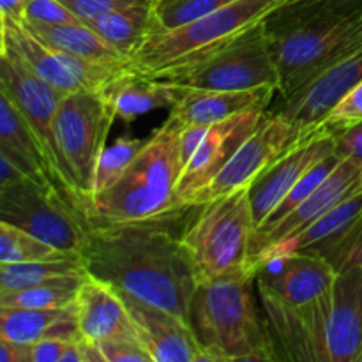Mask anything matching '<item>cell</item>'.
Masks as SVG:
<instances>
[{
  "instance_id": "1",
  "label": "cell",
  "mask_w": 362,
  "mask_h": 362,
  "mask_svg": "<svg viewBox=\"0 0 362 362\" xmlns=\"http://www.w3.org/2000/svg\"><path fill=\"white\" fill-rule=\"evenodd\" d=\"M175 218L126 225L88 226L81 262L88 274L120 293L170 311L189 324L198 276Z\"/></svg>"
},
{
  "instance_id": "2",
  "label": "cell",
  "mask_w": 362,
  "mask_h": 362,
  "mask_svg": "<svg viewBox=\"0 0 362 362\" xmlns=\"http://www.w3.org/2000/svg\"><path fill=\"white\" fill-rule=\"evenodd\" d=\"M180 129L182 124L168 117L148 134L122 177L83 205L81 212L88 226L159 221L189 211L177 197L184 168L179 152Z\"/></svg>"
},
{
  "instance_id": "3",
  "label": "cell",
  "mask_w": 362,
  "mask_h": 362,
  "mask_svg": "<svg viewBox=\"0 0 362 362\" xmlns=\"http://www.w3.org/2000/svg\"><path fill=\"white\" fill-rule=\"evenodd\" d=\"M257 292L255 272L198 281L189 325L209 362L278 361Z\"/></svg>"
},
{
  "instance_id": "4",
  "label": "cell",
  "mask_w": 362,
  "mask_h": 362,
  "mask_svg": "<svg viewBox=\"0 0 362 362\" xmlns=\"http://www.w3.org/2000/svg\"><path fill=\"white\" fill-rule=\"evenodd\" d=\"M286 0H233L204 18L170 30H151L129 66L148 76L172 73L219 52L267 20Z\"/></svg>"
},
{
  "instance_id": "5",
  "label": "cell",
  "mask_w": 362,
  "mask_h": 362,
  "mask_svg": "<svg viewBox=\"0 0 362 362\" xmlns=\"http://www.w3.org/2000/svg\"><path fill=\"white\" fill-rule=\"evenodd\" d=\"M267 28L278 74V94L286 98L327 67L362 46V9L318 14Z\"/></svg>"
},
{
  "instance_id": "6",
  "label": "cell",
  "mask_w": 362,
  "mask_h": 362,
  "mask_svg": "<svg viewBox=\"0 0 362 362\" xmlns=\"http://www.w3.org/2000/svg\"><path fill=\"white\" fill-rule=\"evenodd\" d=\"M255 228L247 187L200 205L194 221L180 235L198 281L255 272L250 264Z\"/></svg>"
},
{
  "instance_id": "7",
  "label": "cell",
  "mask_w": 362,
  "mask_h": 362,
  "mask_svg": "<svg viewBox=\"0 0 362 362\" xmlns=\"http://www.w3.org/2000/svg\"><path fill=\"white\" fill-rule=\"evenodd\" d=\"M113 122L115 115L99 92L80 90L60 99L53 131L67 184L81 211L90 197L95 163Z\"/></svg>"
},
{
  "instance_id": "8",
  "label": "cell",
  "mask_w": 362,
  "mask_h": 362,
  "mask_svg": "<svg viewBox=\"0 0 362 362\" xmlns=\"http://www.w3.org/2000/svg\"><path fill=\"white\" fill-rule=\"evenodd\" d=\"M0 219L71 257L81 258L87 244L88 225L80 207L52 184L28 177L0 187Z\"/></svg>"
},
{
  "instance_id": "9",
  "label": "cell",
  "mask_w": 362,
  "mask_h": 362,
  "mask_svg": "<svg viewBox=\"0 0 362 362\" xmlns=\"http://www.w3.org/2000/svg\"><path fill=\"white\" fill-rule=\"evenodd\" d=\"M156 78L186 90H278L265 21L200 62Z\"/></svg>"
},
{
  "instance_id": "10",
  "label": "cell",
  "mask_w": 362,
  "mask_h": 362,
  "mask_svg": "<svg viewBox=\"0 0 362 362\" xmlns=\"http://www.w3.org/2000/svg\"><path fill=\"white\" fill-rule=\"evenodd\" d=\"M317 320L313 362H362V262L339 269Z\"/></svg>"
},
{
  "instance_id": "11",
  "label": "cell",
  "mask_w": 362,
  "mask_h": 362,
  "mask_svg": "<svg viewBox=\"0 0 362 362\" xmlns=\"http://www.w3.org/2000/svg\"><path fill=\"white\" fill-rule=\"evenodd\" d=\"M6 53L62 95L80 90L101 92L129 64H98L57 52L28 32L21 20H2Z\"/></svg>"
},
{
  "instance_id": "12",
  "label": "cell",
  "mask_w": 362,
  "mask_h": 362,
  "mask_svg": "<svg viewBox=\"0 0 362 362\" xmlns=\"http://www.w3.org/2000/svg\"><path fill=\"white\" fill-rule=\"evenodd\" d=\"M315 133H308L306 129L290 122L285 117L269 112L262 126L240 145L228 165L198 194L194 207L250 187V184L269 166L274 165L286 152L292 151L306 138L313 136Z\"/></svg>"
},
{
  "instance_id": "13",
  "label": "cell",
  "mask_w": 362,
  "mask_h": 362,
  "mask_svg": "<svg viewBox=\"0 0 362 362\" xmlns=\"http://www.w3.org/2000/svg\"><path fill=\"white\" fill-rule=\"evenodd\" d=\"M0 85L30 126L32 133L41 147L42 156L48 163L57 189L80 207L69 184H67L62 159H60L59 147H57L55 131H53V120H55L62 94L39 80L34 73H30L20 60L14 59L9 53H6L0 60Z\"/></svg>"
},
{
  "instance_id": "14",
  "label": "cell",
  "mask_w": 362,
  "mask_h": 362,
  "mask_svg": "<svg viewBox=\"0 0 362 362\" xmlns=\"http://www.w3.org/2000/svg\"><path fill=\"white\" fill-rule=\"evenodd\" d=\"M267 115L269 108L255 106L209 127L204 141L182 168L177 182V197L184 207H194L198 194L228 165L240 145L262 126Z\"/></svg>"
},
{
  "instance_id": "15",
  "label": "cell",
  "mask_w": 362,
  "mask_h": 362,
  "mask_svg": "<svg viewBox=\"0 0 362 362\" xmlns=\"http://www.w3.org/2000/svg\"><path fill=\"white\" fill-rule=\"evenodd\" d=\"M362 81V46L339 59L317 78L292 92L271 113L285 117L308 133H315L325 115Z\"/></svg>"
},
{
  "instance_id": "16",
  "label": "cell",
  "mask_w": 362,
  "mask_h": 362,
  "mask_svg": "<svg viewBox=\"0 0 362 362\" xmlns=\"http://www.w3.org/2000/svg\"><path fill=\"white\" fill-rule=\"evenodd\" d=\"M362 165L354 159H341L334 170L329 173L327 179L299 205L293 209L290 214H286L281 221L269 228H255L253 239H251V260L265 251L267 247L296 235L300 230L306 228L313 221H317L320 216L331 211L343 200L352 197L354 193L362 189ZM253 269V267H251Z\"/></svg>"
},
{
  "instance_id": "17",
  "label": "cell",
  "mask_w": 362,
  "mask_h": 362,
  "mask_svg": "<svg viewBox=\"0 0 362 362\" xmlns=\"http://www.w3.org/2000/svg\"><path fill=\"white\" fill-rule=\"evenodd\" d=\"M334 134L320 129L286 152L250 184L247 197L257 226L264 223V219L317 163L334 154Z\"/></svg>"
},
{
  "instance_id": "18",
  "label": "cell",
  "mask_w": 362,
  "mask_h": 362,
  "mask_svg": "<svg viewBox=\"0 0 362 362\" xmlns=\"http://www.w3.org/2000/svg\"><path fill=\"white\" fill-rule=\"evenodd\" d=\"M336 274L338 271L327 258L299 253L260 269L257 290L292 308H306L332 288Z\"/></svg>"
},
{
  "instance_id": "19",
  "label": "cell",
  "mask_w": 362,
  "mask_h": 362,
  "mask_svg": "<svg viewBox=\"0 0 362 362\" xmlns=\"http://www.w3.org/2000/svg\"><path fill=\"white\" fill-rule=\"evenodd\" d=\"M120 296L134 322L138 341L152 362H209L187 322L126 293Z\"/></svg>"
},
{
  "instance_id": "20",
  "label": "cell",
  "mask_w": 362,
  "mask_h": 362,
  "mask_svg": "<svg viewBox=\"0 0 362 362\" xmlns=\"http://www.w3.org/2000/svg\"><path fill=\"white\" fill-rule=\"evenodd\" d=\"M74 310L80 338L90 345L138 339L136 327L120 292L88 272L78 290Z\"/></svg>"
},
{
  "instance_id": "21",
  "label": "cell",
  "mask_w": 362,
  "mask_h": 362,
  "mask_svg": "<svg viewBox=\"0 0 362 362\" xmlns=\"http://www.w3.org/2000/svg\"><path fill=\"white\" fill-rule=\"evenodd\" d=\"M99 94L110 105L115 119L131 124L154 110H172L182 98L184 88L161 78L138 73L127 66L117 73Z\"/></svg>"
},
{
  "instance_id": "22",
  "label": "cell",
  "mask_w": 362,
  "mask_h": 362,
  "mask_svg": "<svg viewBox=\"0 0 362 362\" xmlns=\"http://www.w3.org/2000/svg\"><path fill=\"white\" fill-rule=\"evenodd\" d=\"M278 90H186L175 106L170 110V117L179 120L182 126H212L230 119L244 110L264 106L269 108Z\"/></svg>"
},
{
  "instance_id": "23",
  "label": "cell",
  "mask_w": 362,
  "mask_h": 362,
  "mask_svg": "<svg viewBox=\"0 0 362 362\" xmlns=\"http://www.w3.org/2000/svg\"><path fill=\"white\" fill-rule=\"evenodd\" d=\"M0 154L6 156L28 179L55 186L48 163L42 156L30 126L16 108L13 99L4 90L2 85H0Z\"/></svg>"
},
{
  "instance_id": "24",
  "label": "cell",
  "mask_w": 362,
  "mask_h": 362,
  "mask_svg": "<svg viewBox=\"0 0 362 362\" xmlns=\"http://www.w3.org/2000/svg\"><path fill=\"white\" fill-rule=\"evenodd\" d=\"M42 338H80L76 310H28L0 304V339L14 345H32Z\"/></svg>"
},
{
  "instance_id": "25",
  "label": "cell",
  "mask_w": 362,
  "mask_h": 362,
  "mask_svg": "<svg viewBox=\"0 0 362 362\" xmlns=\"http://www.w3.org/2000/svg\"><path fill=\"white\" fill-rule=\"evenodd\" d=\"M85 25H88L122 59L131 62L154 25L152 0L110 11L98 18H92Z\"/></svg>"
},
{
  "instance_id": "26",
  "label": "cell",
  "mask_w": 362,
  "mask_h": 362,
  "mask_svg": "<svg viewBox=\"0 0 362 362\" xmlns=\"http://www.w3.org/2000/svg\"><path fill=\"white\" fill-rule=\"evenodd\" d=\"M23 25L39 41L57 52L67 53L87 62L129 64L83 21L66 25H39L23 21Z\"/></svg>"
},
{
  "instance_id": "27",
  "label": "cell",
  "mask_w": 362,
  "mask_h": 362,
  "mask_svg": "<svg viewBox=\"0 0 362 362\" xmlns=\"http://www.w3.org/2000/svg\"><path fill=\"white\" fill-rule=\"evenodd\" d=\"M85 274L87 271L74 272L27 288L0 292V304L28 310H60L73 306Z\"/></svg>"
},
{
  "instance_id": "28",
  "label": "cell",
  "mask_w": 362,
  "mask_h": 362,
  "mask_svg": "<svg viewBox=\"0 0 362 362\" xmlns=\"http://www.w3.org/2000/svg\"><path fill=\"white\" fill-rule=\"evenodd\" d=\"M85 271L80 257H64L59 260L18 262V264H0V292L20 290L39 285L59 276L74 274Z\"/></svg>"
},
{
  "instance_id": "29",
  "label": "cell",
  "mask_w": 362,
  "mask_h": 362,
  "mask_svg": "<svg viewBox=\"0 0 362 362\" xmlns=\"http://www.w3.org/2000/svg\"><path fill=\"white\" fill-rule=\"evenodd\" d=\"M147 138H126L120 136L113 141L112 145H106L99 154L98 163H95L94 177H92V187L88 200L98 194L105 193L108 187H112L117 180L122 177L127 166L131 165L141 147L145 145ZM87 200V202H88Z\"/></svg>"
},
{
  "instance_id": "30",
  "label": "cell",
  "mask_w": 362,
  "mask_h": 362,
  "mask_svg": "<svg viewBox=\"0 0 362 362\" xmlns=\"http://www.w3.org/2000/svg\"><path fill=\"white\" fill-rule=\"evenodd\" d=\"M64 257H71V255H64L62 251L35 239L25 230L0 219V264L59 260Z\"/></svg>"
},
{
  "instance_id": "31",
  "label": "cell",
  "mask_w": 362,
  "mask_h": 362,
  "mask_svg": "<svg viewBox=\"0 0 362 362\" xmlns=\"http://www.w3.org/2000/svg\"><path fill=\"white\" fill-rule=\"evenodd\" d=\"M233 0H152V30H170L204 18Z\"/></svg>"
},
{
  "instance_id": "32",
  "label": "cell",
  "mask_w": 362,
  "mask_h": 362,
  "mask_svg": "<svg viewBox=\"0 0 362 362\" xmlns=\"http://www.w3.org/2000/svg\"><path fill=\"white\" fill-rule=\"evenodd\" d=\"M339 161H341V159H339L334 152V154L327 156V158L322 159L320 163H317V165H315L313 168H311L310 172H308L306 175H304L303 179H300L296 186H293V189L290 191L285 198H283L281 204H279L278 207H276L274 211H272L271 214L264 219V223L257 226V228H269V226H272V225H276L278 221H281V219L285 218L286 214H290L293 209L299 207V205L303 204V202L306 200V198L310 197V194L313 193V191L317 189V187L320 186L325 179H327L329 173H331L332 170L338 166Z\"/></svg>"
},
{
  "instance_id": "33",
  "label": "cell",
  "mask_w": 362,
  "mask_h": 362,
  "mask_svg": "<svg viewBox=\"0 0 362 362\" xmlns=\"http://www.w3.org/2000/svg\"><path fill=\"white\" fill-rule=\"evenodd\" d=\"M362 9V0H286L265 20L269 28L306 20L318 14Z\"/></svg>"
},
{
  "instance_id": "34",
  "label": "cell",
  "mask_w": 362,
  "mask_h": 362,
  "mask_svg": "<svg viewBox=\"0 0 362 362\" xmlns=\"http://www.w3.org/2000/svg\"><path fill=\"white\" fill-rule=\"evenodd\" d=\"M362 120V81L356 85L345 98L338 101V105L322 119L317 129H324L325 133L339 134L349 127L356 126Z\"/></svg>"
},
{
  "instance_id": "35",
  "label": "cell",
  "mask_w": 362,
  "mask_h": 362,
  "mask_svg": "<svg viewBox=\"0 0 362 362\" xmlns=\"http://www.w3.org/2000/svg\"><path fill=\"white\" fill-rule=\"evenodd\" d=\"M21 21L39 25H66L78 23L81 20L74 16L60 0H30Z\"/></svg>"
},
{
  "instance_id": "36",
  "label": "cell",
  "mask_w": 362,
  "mask_h": 362,
  "mask_svg": "<svg viewBox=\"0 0 362 362\" xmlns=\"http://www.w3.org/2000/svg\"><path fill=\"white\" fill-rule=\"evenodd\" d=\"M95 346L103 362H152L138 339H117Z\"/></svg>"
},
{
  "instance_id": "37",
  "label": "cell",
  "mask_w": 362,
  "mask_h": 362,
  "mask_svg": "<svg viewBox=\"0 0 362 362\" xmlns=\"http://www.w3.org/2000/svg\"><path fill=\"white\" fill-rule=\"evenodd\" d=\"M74 16L80 18L83 23H87L92 18H98L110 11L122 9V7L134 6V4L147 2V0H60Z\"/></svg>"
},
{
  "instance_id": "38",
  "label": "cell",
  "mask_w": 362,
  "mask_h": 362,
  "mask_svg": "<svg viewBox=\"0 0 362 362\" xmlns=\"http://www.w3.org/2000/svg\"><path fill=\"white\" fill-rule=\"evenodd\" d=\"M69 341L71 339L64 338L37 339L27 345V362H62Z\"/></svg>"
},
{
  "instance_id": "39",
  "label": "cell",
  "mask_w": 362,
  "mask_h": 362,
  "mask_svg": "<svg viewBox=\"0 0 362 362\" xmlns=\"http://www.w3.org/2000/svg\"><path fill=\"white\" fill-rule=\"evenodd\" d=\"M334 138V152L339 159H354L362 165V120Z\"/></svg>"
},
{
  "instance_id": "40",
  "label": "cell",
  "mask_w": 362,
  "mask_h": 362,
  "mask_svg": "<svg viewBox=\"0 0 362 362\" xmlns=\"http://www.w3.org/2000/svg\"><path fill=\"white\" fill-rule=\"evenodd\" d=\"M211 126H197V124H189V126H182L179 134V152L182 165L186 166L200 144L204 141L205 133Z\"/></svg>"
},
{
  "instance_id": "41",
  "label": "cell",
  "mask_w": 362,
  "mask_h": 362,
  "mask_svg": "<svg viewBox=\"0 0 362 362\" xmlns=\"http://www.w3.org/2000/svg\"><path fill=\"white\" fill-rule=\"evenodd\" d=\"M21 179H27V175L20 168H16L6 156L0 154V187L11 186Z\"/></svg>"
},
{
  "instance_id": "42",
  "label": "cell",
  "mask_w": 362,
  "mask_h": 362,
  "mask_svg": "<svg viewBox=\"0 0 362 362\" xmlns=\"http://www.w3.org/2000/svg\"><path fill=\"white\" fill-rule=\"evenodd\" d=\"M0 362H27V345H14L0 339Z\"/></svg>"
},
{
  "instance_id": "43",
  "label": "cell",
  "mask_w": 362,
  "mask_h": 362,
  "mask_svg": "<svg viewBox=\"0 0 362 362\" xmlns=\"http://www.w3.org/2000/svg\"><path fill=\"white\" fill-rule=\"evenodd\" d=\"M28 2L30 0H0V18L2 20H23Z\"/></svg>"
},
{
  "instance_id": "44",
  "label": "cell",
  "mask_w": 362,
  "mask_h": 362,
  "mask_svg": "<svg viewBox=\"0 0 362 362\" xmlns=\"http://www.w3.org/2000/svg\"><path fill=\"white\" fill-rule=\"evenodd\" d=\"M354 247H352V253H350V262H362V218L361 221L357 223L356 226V237H354Z\"/></svg>"
},
{
  "instance_id": "45",
  "label": "cell",
  "mask_w": 362,
  "mask_h": 362,
  "mask_svg": "<svg viewBox=\"0 0 362 362\" xmlns=\"http://www.w3.org/2000/svg\"><path fill=\"white\" fill-rule=\"evenodd\" d=\"M6 55V37H4V23L2 18H0V60Z\"/></svg>"
},
{
  "instance_id": "46",
  "label": "cell",
  "mask_w": 362,
  "mask_h": 362,
  "mask_svg": "<svg viewBox=\"0 0 362 362\" xmlns=\"http://www.w3.org/2000/svg\"><path fill=\"white\" fill-rule=\"evenodd\" d=\"M361 187H362V179H361Z\"/></svg>"
}]
</instances>
